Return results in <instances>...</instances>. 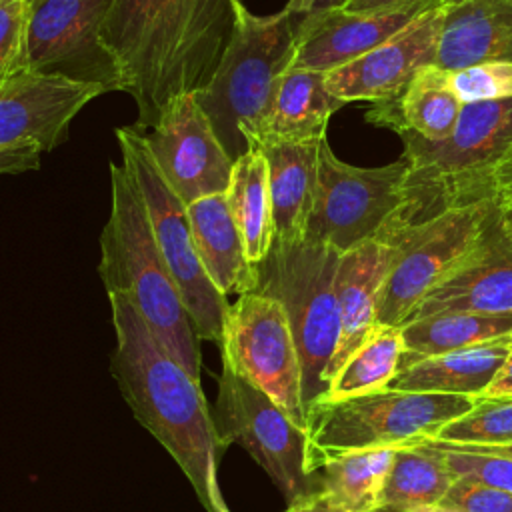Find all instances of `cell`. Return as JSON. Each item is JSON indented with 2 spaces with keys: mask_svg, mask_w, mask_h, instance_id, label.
<instances>
[{
  "mask_svg": "<svg viewBox=\"0 0 512 512\" xmlns=\"http://www.w3.org/2000/svg\"><path fill=\"white\" fill-rule=\"evenodd\" d=\"M232 0H112L102 40L150 130L166 104L204 88L232 30Z\"/></svg>",
  "mask_w": 512,
  "mask_h": 512,
  "instance_id": "obj_1",
  "label": "cell"
},
{
  "mask_svg": "<svg viewBox=\"0 0 512 512\" xmlns=\"http://www.w3.org/2000/svg\"><path fill=\"white\" fill-rule=\"evenodd\" d=\"M116 348L110 372L134 418L164 446L204 512H230L218 484L222 448L200 382L168 354L134 304L108 294Z\"/></svg>",
  "mask_w": 512,
  "mask_h": 512,
  "instance_id": "obj_2",
  "label": "cell"
},
{
  "mask_svg": "<svg viewBox=\"0 0 512 512\" xmlns=\"http://www.w3.org/2000/svg\"><path fill=\"white\" fill-rule=\"evenodd\" d=\"M400 136L410 168L402 204L378 238L386 244L452 208L496 200L492 176L512 144V98L464 104L454 132L444 140L414 132Z\"/></svg>",
  "mask_w": 512,
  "mask_h": 512,
  "instance_id": "obj_3",
  "label": "cell"
},
{
  "mask_svg": "<svg viewBox=\"0 0 512 512\" xmlns=\"http://www.w3.org/2000/svg\"><path fill=\"white\" fill-rule=\"evenodd\" d=\"M98 272L106 292L126 296L168 354L200 382V338L160 252L144 198L116 162H110V214L100 234Z\"/></svg>",
  "mask_w": 512,
  "mask_h": 512,
  "instance_id": "obj_4",
  "label": "cell"
},
{
  "mask_svg": "<svg viewBox=\"0 0 512 512\" xmlns=\"http://www.w3.org/2000/svg\"><path fill=\"white\" fill-rule=\"evenodd\" d=\"M234 20L208 84L196 90L220 144L232 160L254 146L274 84L290 68L302 18L282 8L270 16L232 0Z\"/></svg>",
  "mask_w": 512,
  "mask_h": 512,
  "instance_id": "obj_5",
  "label": "cell"
},
{
  "mask_svg": "<svg viewBox=\"0 0 512 512\" xmlns=\"http://www.w3.org/2000/svg\"><path fill=\"white\" fill-rule=\"evenodd\" d=\"M474 398L436 392L378 390L344 400H316L306 412V466L314 474L330 456L354 450L398 448L436 436L448 422L464 416Z\"/></svg>",
  "mask_w": 512,
  "mask_h": 512,
  "instance_id": "obj_6",
  "label": "cell"
},
{
  "mask_svg": "<svg viewBox=\"0 0 512 512\" xmlns=\"http://www.w3.org/2000/svg\"><path fill=\"white\" fill-rule=\"evenodd\" d=\"M338 260L340 252L320 242H274L266 260L258 266L256 292L276 298L284 306L292 328L302 368L306 412L328 390L324 374L338 344Z\"/></svg>",
  "mask_w": 512,
  "mask_h": 512,
  "instance_id": "obj_7",
  "label": "cell"
},
{
  "mask_svg": "<svg viewBox=\"0 0 512 512\" xmlns=\"http://www.w3.org/2000/svg\"><path fill=\"white\" fill-rule=\"evenodd\" d=\"M122 164L138 186L160 252L178 286L184 308L200 340L220 346L230 302L208 278L196 252L186 204L174 194L154 162L142 132L134 126L116 128Z\"/></svg>",
  "mask_w": 512,
  "mask_h": 512,
  "instance_id": "obj_8",
  "label": "cell"
},
{
  "mask_svg": "<svg viewBox=\"0 0 512 512\" xmlns=\"http://www.w3.org/2000/svg\"><path fill=\"white\" fill-rule=\"evenodd\" d=\"M498 228V200H482L452 208L388 242L396 256L380 292L376 324L400 328L420 300Z\"/></svg>",
  "mask_w": 512,
  "mask_h": 512,
  "instance_id": "obj_9",
  "label": "cell"
},
{
  "mask_svg": "<svg viewBox=\"0 0 512 512\" xmlns=\"http://www.w3.org/2000/svg\"><path fill=\"white\" fill-rule=\"evenodd\" d=\"M212 420L220 448L240 444L276 484L286 506L320 492L316 476L306 466V430L226 360Z\"/></svg>",
  "mask_w": 512,
  "mask_h": 512,
  "instance_id": "obj_10",
  "label": "cell"
},
{
  "mask_svg": "<svg viewBox=\"0 0 512 512\" xmlns=\"http://www.w3.org/2000/svg\"><path fill=\"white\" fill-rule=\"evenodd\" d=\"M408 168L406 154L378 168L346 164L324 138L318 148V188L304 240L326 244L340 254L378 240L402 204Z\"/></svg>",
  "mask_w": 512,
  "mask_h": 512,
  "instance_id": "obj_11",
  "label": "cell"
},
{
  "mask_svg": "<svg viewBox=\"0 0 512 512\" xmlns=\"http://www.w3.org/2000/svg\"><path fill=\"white\" fill-rule=\"evenodd\" d=\"M222 360L268 394L306 430L302 368L284 306L262 292H246L228 308Z\"/></svg>",
  "mask_w": 512,
  "mask_h": 512,
  "instance_id": "obj_12",
  "label": "cell"
},
{
  "mask_svg": "<svg viewBox=\"0 0 512 512\" xmlns=\"http://www.w3.org/2000/svg\"><path fill=\"white\" fill-rule=\"evenodd\" d=\"M112 0H30V72L124 92L118 62L102 40Z\"/></svg>",
  "mask_w": 512,
  "mask_h": 512,
  "instance_id": "obj_13",
  "label": "cell"
},
{
  "mask_svg": "<svg viewBox=\"0 0 512 512\" xmlns=\"http://www.w3.org/2000/svg\"><path fill=\"white\" fill-rule=\"evenodd\" d=\"M142 138L184 204L228 190L234 160L220 144L194 92L172 98Z\"/></svg>",
  "mask_w": 512,
  "mask_h": 512,
  "instance_id": "obj_14",
  "label": "cell"
},
{
  "mask_svg": "<svg viewBox=\"0 0 512 512\" xmlns=\"http://www.w3.org/2000/svg\"><path fill=\"white\" fill-rule=\"evenodd\" d=\"M444 20V6H434L404 30L364 56L326 74L328 90L348 102H382L398 96L418 68L434 64Z\"/></svg>",
  "mask_w": 512,
  "mask_h": 512,
  "instance_id": "obj_15",
  "label": "cell"
},
{
  "mask_svg": "<svg viewBox=\"0 0 512 512\" xmlns=\"http://www.w3.org/2000/svg\"><path fill=\"white\" fill-rule=\"evenodd\" d=\"M100 86L28 72L0 90V150L38 144L60 146L78 112L102 96Z\"/></svg>",
  "mask_w": 512,
  "mask_h": 512,
  "instance_id": "obj_16",
  "label": "cell"
},
{
  "mask_svg": "<svg viewBox=\"0 0 512 512\" xmlns=\"http://www.w3.org/2000/svg\"><path fill=\"white\" fill-rule=\"evenodd\" d=\"M434 6L444 4L434 2L410 10L376 14H356L346 8H338L306 18L298 28L290 68L328 74L380 46Z\"/></svg>",
  "mask_w": 512,
  "mask_h": 512,
  "instance_id": "obj_17",
  "label": "cell"
},
{
  "mask_svg": "<svg viewBox=\"0 0 512 512\" xmlns=\"http://www.w3.org/2000/svg\"><path fill=\"white\" fill-rule=\"evenodd\" d=\"M394 256L396 248L380 240L364 242L340 254L336 270L340 334L334 356L324 374L326 386L376 328L380 292Z\"/></svg>",
  "mask_w": 512,
  "mask_h": 512,
  "instance_id": "obj_18",
  "label": "cell"
},
{
  "mask_svg": "<svg viewBox=\"0 0 512 512\" xmlns=\"http://www.w3.org/2000/svg\"><path fill=\"white\" fill-rule=\"evenodd\" d=\"M440 312H512V242L502 226L438 282L406 322Z\"/></svg>",
  "mask_w": 512,
  "mask_h": 512,
  "instance_id": "obj_19",
  "label": "cell"
},
{
  "mask_svg": "<svg viewBox=\"0 0 512 512\" xmlns=\"http://www.w3.org/2000/svg\"><path fill=\"white\" fill-rule=\"evenodd\" d=\"M484 62H512V0L444 6L434 64L456 72Z\"/></svg>",
  "mask_w": 512,
  "mask_h": 512,
  "instance_id": "obj_20",
  "label": "cell"
},
{
  "mask_svg": "<svg viewBox=\"0 0 512 512\" xmlns=\"http://www.w3.org/2000/svg\"><path fill=\"white\" fill-rule=\"evenodd\" d=\"M346 102L326 86V74L288 68L274 84L252 148L268 142L324 140L330 116Z\"/></svg>",
  "mask_w": 512,
  "mask_h": 512,
  "instance_id": "obj_21",
  "label": "cell"
},
{
  "mask_svg": "<svg viewBox=\"0 0 512 512\" xmlns=\"http://www.w3.org/2000/svg\"><path fill=\"white\" fill-rule=\"evenodd\" d=\"M186 214L196 252L212 284L224 296L254 292L258 288V266L248 260L226 192L186 204Z\"/></svg>",
  "mask_w": 512,
  "mask_h": 512,
  "instance_id": "obj_22",
  "label": "cell"
},
{
  "mask_svg": "<svg viewBox=\"0 0 512 512\" xmlns=\"http://www.w3.org/2000/svg\"><path fill=\"white\" fill-rule=\"evenodd\" d=\"M320 142H268L260 146L268 164L274 242L294 244L306 238L318 188Z\"/></svg>",
  "mask_w": 512,
  "mask_h": 512,
  "instance_id": "obj_23",
  "label": "cell"
},
{
  "mask_svg": "<svg viewBox=\"0 0 512 512\" xmlns=\"http://www.w3.org/2000/svg\"><path fill=\"white\" fill-rule=\"evenodd\" d=\"M462 106L450 72L428 64L416 70L398 96L374 102L366 120L388 126L398 134L414 132L426 140H444L454 132Z\"/></svg>",
  "mask_w": 512,
  "mask_h": 512,
  "instance_id": "obj_24",
  "label": "cell"
},
{
  "mask_svg": "<svg viewBox=\"0 0 512 512\" xmlns=\"http://www.w3.org/2000/svg\"><path fill=\"white\" fill-rule=\"evenodd\" d=\"M512 352V334L428 358L400 368L386 388L480 398Z\"/></svg>",
  "mask_w": 512,
  "mask_h": 512,
  "instance_id": "obj_25",
  "label": "cell"
},
{
  "mask_svg": "<svg viewBox=\"0 0 512 512\" xmlns=\"http://www.w3.org/2000/svg\"><path fill=\"white\" fill-rule=\"evenodd\" d=\"M400 368L428 356L470 348L512 334V312H440L400 326Z\"/></svg>",
  "mask_w": 512,
  "mask_h": 512,
  "instance_id": "obj_26",
  "label": "cell"
},
{
  "mask_svg": "<svg viewBox=\"0 0 512 512\" xmlns=\"http://www.w3.org/2000/svg\"><path fill=\"white\" fill-rule=\"evenodd\" d=\"M226 200L244 240L248 260L260 266L274 244L268 164L260 148H250L234 160Z\"/></svg>",
  "mask_w": 512,
  "mask_h": 512,
  "instance_id": "obj_27",
  "label": "cell"
},
{
  "mask_svg": "<svg viewBox=\"0 0 512 512\" xmlns=\"http://www.w3.org/2000/svg\"><path fill=\"white\" fill-rule=\"evenodd\" d=\"M454 480L428 448L414 442L398 446L374 512H428L440 506Z\"/></svg>",
  "mask_w": 512,
  "mask_h": 512,
  "instance_id": "obj_28",
  "label": "cell"
},
{
  "mask_svg": "<svg viewBox=\"0 0 512 512\" xmlns=\"http://www.w3.org/2000/svg\"><path fill=\"white\" fill-rule=\"evenodd\" d=\"M392 456L394 448L336 454L322 460L314 476L320 492L344 512H374Z\"/></svg>",
  "mask_w": 512,
  "mask_h": 512,
  "instance_id": "obj_29",
  "label": "cell"
},
{
  "mask_svg": "<svg viewBox=\"0 0 512 512\" xmlns=\"http://www.w3.org/2000/svg\"><path fill=\"white\" fill-rule=\"evenodd\" d=\"M404 354L402 330L398 326H380L368 334L360 348L344 362L330 380L322 398L344 400L368 392H378L388 386L400 366Z\"/></svg>",
  "mask_w": 512,
  "mask_h": 512,
  "instance_id": "obj_30",
  "label": "cell"
},
{
  "mask_svg": "<svg viewBox=\"0 0 512 512\" xmlns=\"http://www.w3.org/2000/svg\"><path fill=\"white\" fill-rule=\"evenodd\" d=\"M412 442L434 452L454 478L468 476L512 492V444H458L432 436Z\"/></svg>",
  "mask_w": 512,
  "mask_h": 512,
  "instance_id": "obj_31",
  "label": "cell"
},
{
  "mask_svg": "<svg viewBox=\"0 0 512 512\" xmlns=\"http://www.w3.org/2000/svg\"><path fill=\"white\" fill-rule=\"evenodd\" d=\"M432 438L458 444H512V396L476 398L472 410Z\"/></svg>",
  "mask_w": 512,
  "mask_h": 512,
  "instance_id": "obj_32",
  "label": "cell"
},
{
  "mask_svg": "<svg viewBox=\"0 0 512 512\" xmlns=\"http://www.w3.org/2000/svg\"><path fill=\"white\" fill-rule=\"evenodd\" d=\"M30 0H0V90L30 72Z\"/></svg>",
  "mask_w": 512,
  "mask_h": 512,
  "instance_id": "obj_33",
  "label": "cell"
},
{
  "mask_svg": "<svg viewBox=\"0 0 512 512\" xmlns=\"http://www.w3.org/2000/svg\"><path fill=\"white\" fill-rule=\"evenodd\" d=\"M462 104L512 98V62H484L450 72Z\"/></svg>",
  "mask_w": 512,
  "mask_h": 512,
  "instance_id": "obj_34",
  "label": "cell"
},
{
  "mask_svg": "<svg viewBox=\"0 0 512 512\" xmlns=\"http://www.w3.org/2000/svg\"><path fill=\"white\" fill-rule=\"evenodd\" d=\"M440 506L458 512H512V492L460 476L452 482Z\"/></svg>",
  "mask_w": 512,
  "mask_h": 512,
  "instance_id": "obj_35",
  "label": "cell"
},
{
  "mask_svg": "<svg viewBox=\"0 0 512 512\" xmlns=\"http://www.w3.org/2000/svg\"><path fill=\"white\" fill-rule=\"evenodd\" d=\"M42 152L44 150L38 144H22L0 150V174H20L28 170H38Z\"/></svg>",
  "mask_w": 512,
  "mask_h": 512,
  "instance_id": "obj_36",
  "label": "cell"
},
{
  "mask_svg": "<svg viewBox=\"0 0 512 512\" xmlns=\"http://www.w3.org/2000/svg\"><path fill=\"white\" fill-rule=\"evenodd\" d=\"M434 2L444 0H352L346 10L356 12V14H376V12H400V10H410L418 6H428Z\"/></svg>",
  "mask_w": 512,
  "mask_h": 512,
  "instance_id": "obj_37",
  "label": "cell"
},
{
  "mask_svg": "<svg viewBox=\"0 0 512 512\" xmlns=\"http://www.w3.org/2000/svg\"><path fill=\"white\" fill-rule=\"evenodd\" d=\"M494 198L498 204H512V144L494 168Z\"/></svg>",
  "mask_w": 512,
  "mask_h": 512,
  "instance_id": "obj_38",
  "label": "cell"
},
{
  "mask_svg": "<svg viewBox=\"0 0 512 512\" xmlns=\"http://www.w3.org/2000/svg\"><path fill=\"white\" fill-rule=\"evenodd\" d=\"M350 2L352 0H288V4L284 8L288 12L300 16L302 20H306V18H314L324 12H330V10L346 8Z\"/></svg>",
  "mask_w": 512,
  "mask_h": 512,
  "instance_id": "obj_39",
  "label": "cell"
},
{
  "mask_svg": "<svg viewBox=\"0 0 512 512\" xmlns=\"http://www.w3.org/2000/svg\"><path fill=\"white\" fill-rule=\"evenodd\" d=\"M512 396V352L504 360L502 368L494 376V380L488 384V388L482 392L480 398H504Z\"/></svg>",
  "mask_w": 512,
  "mask_h": 512,
  "instance_id": "obj_40",
  "label": "cell"
},
{
  "mask_svg": "<svg viewBox=\"0 0 512 512\" xmlns=\"http://www.w3.org/2000/svg\"><path fill=\"white\" fill-rule=\"evenodd\" d=\"M284 512H344V510L336 506L330 498H326L322 492H316L296 504L286 506Z\"/></svg>",
  "mask_w": 512,
  "mask_h": 512,
  "instance_id": "obj_41",
  "label": "cell"
},
{
  "mask_svg": "<svg viewBox=\"0 0 512 512\" xmlns=\"http://www.w3.org/2000/svg\"><path fill=\"white\" fill-rule=\"evenodd\" d=\"M500 226L504 236L512 242V204H500Z\"/></svg>",
  "mask_w": 512,
  "mask_h": 512,
  "instance_id": "obj_42",
  "label": "cell"
},
{
  "mask_svg": "<svg viewBox=\"0 0 512 512\" xmlns=\"http://www.w3.org/2000/svg\"><path fill=\"white\" fill-rule=\"evenodd\" d=\"M428 512H458V510H450V508H442V506H436V508H432V510H428Z\"/></svg>",
  "mask_w": 512,
  "mask_h": 512,
  "instance_id": "obj_43",
  "label": "cell"
},
{
  "mask_svg": "<svg viewBox=\"0 0 512 512\" xmlns=\"http://www.w3.org/2000/svg\"><path fill=\"white\" fill-rule=\"evenodd\" d=\"M462 0H444V6H452V4H458Z\"/></svg>",
  "mask_w": 512,
  "mask_h": 512,
  "instance_id": "obj_44",
  "label": "cell"
}]
</instances>
